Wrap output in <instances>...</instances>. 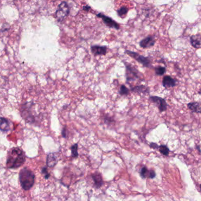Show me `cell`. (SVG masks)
<instances>
[{
  "label": "cell",
  "instance_id": "obj_5",
  "mask_svg": "<svg viewBox=\"0 0 201 201\" xmlns=\"http://www.w3.org/2000/svg\"><path fill=\"white\" fill-rule=\"evenodd\" d=\"M69 9L66 2H63L59 5L58 10L56 12V16L58 21L61 22L68 15Z\"/></svg>",
  "mask_w": 201,
  "mask_h": 201
},
{
  "label": "cell",
  "instance_id": "obj_4",
  "mask_svg": "<svg viewBox=\"0 0 201 201\" xmlns=\"http://www.w3.org/2000/svg\"><path fill=\"white\" fill-rule=\"evenodd\" d=\"M125 52H126L127 55H128L131 57L135 59L138 63H141L143 67H147V68L151 67V61L147 57H145L138 53L133 52L131 51H129V50H126Z\"/></svg>",
  "mask_w": 201,
  "mask_h": 201
},
{
  "label": "cell",
  "instance_id": "obj_13",
  "mask_svg": "<svg viewBox=\"0 0 201 201\" xmlns=\"http://www.w3.org/2000/svg\"><path fill=\"white\" fill-rule=\"evenodd\" d=\"M92 178L94 181L95 186L97 188H100L103 184V180L102 178V176L99 172H95L92 175Z\"/></svg>",
  "mask_w": 201,
  "mask_h": 201
},
{
  "label": "cell",
  "instance_id": "obj_1",
  "mask_svg": "<svg viewBox=\"0 0 201 201\" xmlns=\"http://www.w3.org/2000/svg\"><path fill=\"white\" fill-rule=\"evenodd\" d=\"M26 154L20 148H12L8 151L7 158V167L9 169L20 168L26 162Z\"/></svg>",
  "mask_w": 201,
  "mask_h": 201
},
{
  "label": "cell",
  "instance_id": "obj_10",
  "mask_svg": "<svg viewBox=\"0 0 201 201\" xmlns=\"http://www.w3.org/2000/svg\"><path fill=\"white\" fill-rule=\"evenodd\" d=\"M10 130V124L8 119L4 117H0V131L6 132Z\"/></svg>",
  "mask_w": 201,
  "mask_h": 201
},
{
  "label": "cell",
  "instance_id": "obj_2",
  "mask_svg": "<svg viewBox=\"0 0 201 201\" xmlns=\"http://www.w3.org/2000/svg\"><path fill=\"white\" fill-rule=\"evenodd\" d=\"M19 180L22 188L24 190H29L34 184L35 175L30 169L24 168L20 172Z\"/></svg>",
  "mask_w": 201,
  "mask_h": 201
},
{
  "label": "cell",
  "instance_id": "obj_23",
  "mask_svg": "<svg viewBox=\"0 0 201 201\" xmlns=\"http://www.w3.org/2000/svg\"><path fill=\"white\" fill-rule=\"evenodd\" d=\"M42 173L43 174H44V177H45V178L46 180L48 179V178H49V177L50 176V175H49V174L48 172L47 169V168H45V167H44V168H42Z\"/></svg>",
  "mask_w": 201,
  "mask_h": 201
},
{
  "label": "cell",
  "instance_id": "obj_14",
  "mask_svg": "<svg viewBox=\"0 0 201 201\" xmlns=\"http://www.w3.org/2000/svg\"><path fill=\"white\" fill-rule=\"evenodd\" d=\"M129 10V8L128 5H123L119 6V7L116 9V11L118 12V14L121 18H125L127 16V13L128 11Z\"/></svg>",
  "mask_w": 201,
  "mask_h": 201
},
{
  "label": "cell",
  "instance_id": "obj_19",
  "mask_svg": "<svg viewBox=\"0 0 201 201\" xmlns=\"http://www.w3.org/2000/svg\"><path fill=\"white\" fill-rule=\"evenodd\" d=\"M158 149L159 152L165 156H168L169 155V149L166 145H161L159 147Z\"/></svg>",
  "mask_w": 201,
  "mask_h": 201
},
{
  "label": "cell",
  "instance_id": "obj_28",
  "mask_svg": "<svg viewBox=\"0 0 201 201\" xmlns=\"http://www.w3.org/2000/svg\"><path fill=\"white\" fill-rule=\"evenodd\" d=\"M200 188H201V185H200Z\"/></svg>",
  "mask_w": 201,
  "mask_h": 201
},
{
  "label": "cell",
  "instance_id": "obj_20",
  "mask_svg": "<svg viewBox=\"0 0 201 201\" xmlns=\"http://www.w3.org/2000/svg\"><path fill=\"white\" fill-rule=\"evenodd\" d=\"M129 93V90L124 85H122L119 89V94L121 95H128Z\"/></svg>",
  "mask_w": 201,
  "mask_h": 201
},
{
  "label": "cell",
  "instance_id": "obj_8",
  "mask_svg": "<svg viewBox=\"0 0 201 201\" xmlns=\"http://www.w3.org/2000/svg\"><path fill=\"white\" fill-rule=\"evenodd\" d=\"M91 50L94 55H105L107 52V47L105 46L93 45L91 47Z\"/></svg>",
  "mask_w": 201,
  "mask_h": 201
},
{
  "label": "cell",
  "instance_id": "obj_26",
  "mask_svg": "<svg viewBox=\"0 0 201 201\" xmlns=\"http://www.w3.org/2000/svg\"><path fill=\"white\" fill-rule=\"evenodd\" d=\"M150 147H151V148H153V149H158L159 148L158 145L156 143H151Z\"/></svg>",
  "mask_w": 201,
  "mask_h": 201
},
{
  "label": "cell",
  "instance_id": "obj_27",
  "mask_svg": "<svg viewBox=\"0 0 201 201\" xmlns=\"http://www.w3.org/2000/svg\"><path fill=\"white\" fill-rule=\"evenodd\" d=\"M199 94H201V90H200V91H199Z\"/></svg>",
  "mask_w": 201,
  "mask_h": 201
},
{
  "label": "cell",
  "instance_id": "obj_3",
  "mask_svg": "<svg viewBox=\"0 0 201 201\" xmlns=\"http://www.w3.org/2000/svg\"><path fill=\"white\" fill-rule=\"evenodd\" d=\"M124 63L126 68L125 76L128 82L135 81V79H140L141 78L142 75L134 66L124 61Z\"/></svg>",
  "mask_w": 201,
  "mask_h": 201
},
{
  "label": "cell",
  "instance_id": "obj_22",
  "mask_svg": "<svg viewBox=\"0 0 201 201\" xmlns=\"http://www.w3.org/2000/svg\"><path fill=\"white\" fill-rule=\"evenodd\" d=\"M149 171H148V169L147 168V167L144 166L143 167V168L141 169V176L143 177V178H146L147 177H149Z\"/></svg>",
  "mask_w": 201,
  "mask_h": 201
},
{
  "label": "cell",
  "instance_id": "obj_9",
  "mask_svg": "<svg viewBox=\"0 0 201 201\" xmlns=\"http://www.w3.org/2000/svg\"><path fill=\"white\" fill-rule=\"evenodd\" d=\"M155 42V41L153 37L149 36L143 40L139 43V45L143 48H148L153 46Z\"/></svg>",
  "mask_w": 201,
  "mask_h": 201
},
{
  "label": "cell",
  "instance_id": "obj_25",
  "mask_svg": "<svg viewBox=\"0 0 201 201\" xmlns=\"http://www.w3.org/2000/svg\"><path fill=\"white\" fill-rule=\"evenodd\" d=\"M61 133H62L63 137L65 138L67 137V129H66V128L65 127H64L63 128Z\"/></svg>",
  "mask_w": 201,
  "mask_h": 201
},
{
  "label": "cell",
  "instance_id": "obj_17",
  "mask_svg": "<svg viewBox=\"0 0 201 201\" xmlns=\"http://www.w3.org/2000/svg\"><path fill=\"white\" fill-rule=\"evenodd\" d=\"M78 143H75L71 147V153H72V157L73 158H77V157H78Z\"/></svg>",
  "mask_w": 201,
  "mask_h": 201
},
{
  "label": "cell",
  "instance_id": "obj_7",
  "mask_svg": "<svg viewBox=\"0 0 201 201\" xmlns=\"http://www.w3.org/2000/svg\"><path fill=\"white\" fill-rule=\"evenodd\" d=\"M98 17H100V18L102 19L104 22L105 24L106 25L110 28H114L115 29H119V26L116 23V22L114 21L112 18L107 16H104L102 14H99L98 15Z\"/></svg>",
  "mask_w": 201,
  "mask_h": 201
},
{
  "label": "cell",
  "instance_id": "obj_16",
  "mask_svg": "<svg viewBox=\"0 0 201 201\" xmlns=\"http://www.w3.org/2000/svg\"><path fill=\"white\" fill-rule=\"evenodd\" d=\"M131 91L137 93H143V94H147L149 92V88L145 86V85H138L133 86L131 88Z\"/></svg>",
  "mask_w": 201,
  "mask_h": 201
},
{
  "label": "cell",
  "instance_id": "obj_15",
  "mask_svg": "<svg viewBox=\"0 0 201 201\" xmlns=\"http://www.w3.org/2000/svg\"><path fill=\"white\" fill-rule=\"evenodd\" d=\"M188 108L193 112L201 114V104L199 102H190L188 104Z\"/></svg>",
  "mask_w": 201,
  "mask_h": 201
},
{
  "label": "cell",
  "instance_id": "obj_11",
  "mask_svg": "<svg viewBox=\"0 0 201 201\" xmlns=\"http://www.w3.org/2000/svg\"><path fill=\"white\" fill-rule=\"evenodd\" d=\"M162 84L165 88H168L174 87L176 85V81L174 78H172L171 77L166 75L165 76L162 80Z\"/></svg>",
  "mask_w": 201,
  "mask_h": 201
},
{
  "label": "cell",
  "instance_id": "obj_18",
  "mask_svg": "<svg viewBox=\"0 0 201 201\" xmlns=\"http://www.w3.org/2000/svg\"><path fill=\"white\" fill-rule=\"evenodd\" d=\"M190 42L192 45L196 48L199 47V46L201 45L200 41L197 39L196 37L194 36L190 37Z\"/></svg>",
  "mask_w": 201,
  "mask_h": 201
},
{
  "label": "cell",
  "instance_id": "obj_6",
  "mask_svg": "<svg viewBox=\"0 0 201 201\" xmlns=\"http://www.w3.org/2000/svg\"><path fill=\"white\" fill-rule=\"evenodd\" d=\"M149 99L158 107L160 112H164L166 110L167 103L163 98L157 96H151Z\"/></svg>",
  "mask_w": 201,
  "mask_h": 201
},
{
  "label": "cell",
  "instance_id": "obj_12",
  "mask_svg": "<svg viewBox=\"0 0 201 201\" xmlns=\"http://www.w3.org/2000/svg\"><path fill=\"white\" fill-rule=\"evenodd\" d=\"M58 162L57 156L55 153H50L48 155L47 165L48 167L53 168Z\"/></svg>",
  "mask_w": 201,
  "mask_h": 201
},
{
  "label": "cell",
  "instance_id": "obj_21",
  "mask_svg": "<svg viewBox=\"0 0 201 201\" xmlns=\"http://www.w3.org/2000/svg\"><path fill=\"white\" fill-rule=\"evenodd\" d=\"M155 73L157 75H162L165 74V72L166 71V68L163 67L159 66V67L155 68Z\"/></svg>",
  "mask_w": 201,
  "mask_h": 201
},
{
  "label": "cell",
  "instance_id": "obj_24",
  "mask_svg": "<svg viewBox=\"0 0 201 201\" xmlns=\"http://www.w3.org/2000/svg\"><path fill=\"white\" fill-rule=\"evenodd\" d=\"M155 176H156V174H155V171H153V170H151L149 171V178H150L151 179H153Z\"/></svg>",
  "mask_w": 201,
  "mask_h": 201
}]
</instances>
